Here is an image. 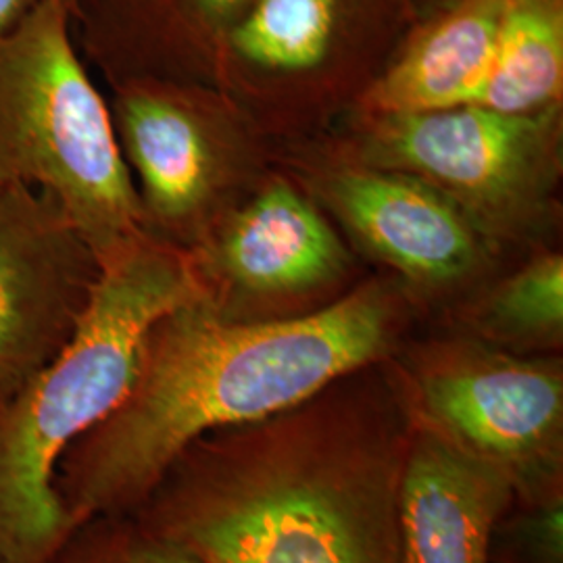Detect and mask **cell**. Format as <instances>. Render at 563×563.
Here are the masks:
<instances>
[{
  "mask_svg": "<svg viewBox=\"0 0 563 563\" xmlns=\"http://www.w3.org/2000/svg\"><path fill=\"white\" fill-rule=\"evenodd\" d=\"M490 563H563V497L514 501L495 526Z\"/></svg>",
  "mask_w": 563,
  "mask_h": 563,
  "instance_id": "17",
  "label": "cell"
},
{
  "mask_svg": "<svg viewBox=\"0 0 563 563\" xmlns=\"http://www.w3.org/2000/svg\"><path fill=\"white\" fill-rule=\"evenodd\" d=\"M38 0H0V41L13 32Z\"/></svg>",
  "mask_w": 563,
  "mask_h": 563,
  "instance_id": "18",
  "label": "cell"
},
{
  "mask_svg": "<svg viewBox=\"0 0 563 563\" xmlns=\"http://www.w3.org/2000/svg\"><path fill=\"white\" fill-rule=\"evenodd\" d=\"M380 125L376 151L384 162L474 201L509 199L539 157L541 121L478 104L386 115Z\"/></svg>",
  "mask_w": 563,
  "mask_h": 563,
  "instance_id": "8",
  "label": "cell"
},
{
  "mask_svg": "<svg viewBox=\"0 0 563 563\" xmlns=\"http://www.w3.org/2000/svg\"><path fill=\"white\" fill-rule=\"evenodd\" d=\"M205 288L188 251L144 236L102 265L71 339L0 402V563H46L78 530L55 488L63 455L125 401L155 323Z\"/></svg>",
  "mask_w": 563,
  "mask_h": 563,
  "instance_id": "3",
  "label": "cell"
},
{
  "mask_svg": "<svg viewBox=\"0 0 563 563\" xmlns=\"http://www.w3.org/2000/svg\"><path fill=\"white\" fill-rule=\"evenodd\" d=\"M334 20L336 0H257L230 41L251 63L302 71L322 63Z\"/></svg>",
  "mask_w": 563,
  "mask_h": 563,
  "instance_id": "14",
  "label": "cell"
},
{
  "mask_svg": "<svg viewBox=\"0 0 563 563\" xmlns=\"http://www.w3.org/2000/svg\"><path fill=\"white\" fill-rule=\"evenodd\" d=\"M397 325L380 286L269 320H232L205 288L155 323L125 401L67 449L60 504L76 528L132 514L195 441L278 416L383 362Z\"/></svg>",
  "mask_w": 563,
  "mask_h": 563,
  "instance_id": "1",
  "label": "cell"
},
{
  "mask_svg": "<svg viewBox=\"0 0 563 563\" xmlns=\"http://www.w3.org/2000/svg\"><path fill=\"white\" fill-rule=\"evenodd\" d=\"M332 197L363 241L416 280H455L474 262L476 241L467 223L420 181L346 172L332 184Z\"/></svg>",
  "mask_w": 563,
  "mask_h": 563,
  "instance_id": "9",
  "label": "cell"
},
{
  "mask_svg": "<svg viewBox=\"0 0 563 563\" xmlns=\"http://www.w3.org/2000/svg\"><path fill=\"white\" fill-rule=\"evenodd\" d=\"M397 405L413 432L501 470L516 501L563 497V374L474 342L423 351Z\"/></svg>",
  "mask_w": 563,
  "mask_h": 563,
  "instance_id": "5",
  "label": "cell"
},
{
  "mask_svg": "<svg viewBox=\"0 0 563 563\" xmlns=\"http://www.w3.org/2000/svg\"><path fill=\"white\" fill-rule=\"evenodd\" d=\"M65 4H67V9L74 13L76 11V7H78V0H63Z\"/></svg>",
  "mask_w": 563,
  "mask_h": 563,
  "instance_id": "20",
  "label": "cell"
},
{
  "mask_svg": "<svg viewBox=\"0 0 563 563\" xmlns=\"http://www.w3.org/2000/svg\"><path fill=\"white\" fill-rule=\"evenodd\" d=\"M334 384L205 434L130 516L201 563H401L411 428L397 402L339 397Z\"/></svg>",
  "mask_w": 563,
  "mask_h": 563,
  "instance_id": "2",
  "label": "cell"
},
{
  "mask_svg": "<svg viewBox=\"0 0 563 563\" xmlns=\"http://www.w3.org/2000/svg\"><path fill=\"white\" fill-rule=\"evenodd\" d=\"M69 18L63 0H38L0 41V190L32 186L57 199L102 267L148 228Z\"/></svg>",
  "mask_w": 563,
  "mask_h": 563,
  "instance_id": "4",
  "label": "cell"
},
{
  "mask_svg": "<svg viewBox=\"0 0 563 563\" xmlns=\"http://www.w3.org/2000/svg\"><path fill=\"white\" fill-rule=\"evenodd\" d=\"M120 139L142 184V209L165 225H181L201 211L216 176L211 142L190 107L167 92L136 86L118 104Z\"/></svg>",
  "mask_w": 563,
  "mask_h": 563,
  "instance_id": "11",
  "label": "cell"
},
{
  "mask_svg": "<svg viewBox=\"0 0 563 563\" xmlns=\"http://www.w3.org/2000/svg\"><path fill=\"white\" fill-rule=\"evenodd\" d=\"M514 501L501 470L411 430L397 499L401 563H490L495 526Z\"/></svg>",
  "mask_w": 563,
  "mask_h": 563,
  "instance_id": "7",
  "label": "cell"
},
{
  "mask_svg": "<svg viewBox=\"0 0 563 563\" xmlns=\"http://www.w3.org/2000/svg\"><path fill=\"white\" fill-rule=\"evenodd\" d=\"M46 563H201L134 516H107L80 526Z\"/></svg>",
  "mask_w": 563,
  "mask_h": 563,
  "instance_id": "16",
  "label": "cell"
},
{
  "mask_svg": "<svg viewBox=\"0 0 563 563\" xmlns=\"http://www.w3.org/2000/svg\"><path fill=\"white\" fill-rule=\"evenodd\" d=\"M486 341L514 346H553L563 332V262L543 257L505 282L478 313Z\"/></svg>",
  "mask_w": 563,
  "mask_h": 563,
  "instance_id": "15",
  "label": "cell"
},
{
  "mask_svg": "<svg viewBox=\"0 0 563 563\" xmlns=\"http://www.w3.org/2000/svg\"><path fill=\"white\" fill-rule=\"evenodd\" d=\"M560 0H509L488 74L474 101L505 115H532L562 92Z\"/></svg>",
  "mask_w": 563,
  "mask_h": 563,
  "instance_id": "13",
  "label": "cell"
},
{
  "mask_svg": "<svg viewBox=\"0 0 563 563\" xmlns=\"http://www.w3.org/2000/svg\"><path fill=\"white\" fill-rule=\"evenodd\" d=\"M99 276L57 199L32 186L0 190V402L71 339Z\"/></svg>",
  "mask_w": 563,
  "mask_h": 563,
  "instance_id": "6",
  "label": "cell"
},
{
  "mask_svg": "<svg viewBox=\"0 0 563 563\" xmlns=\"http://www.w3.org/2000/svg\"><path fill=\"white\" fill-rule=\"evenodd\" d=\"M509 0H455L374 84L384 115L423 113L474 101L497 48Z\"/></svg>",
  "mask_w": 563,
  "mask_h": 563,
  "instance_id": "12",
  "label": "cell"
},
{
  "mask_svg": "<svg viewBox=\"0 0 563 563\" xmlns=\"http://www.w3.org/2000/svg\"><path fill=\"white\" fill-rule=\"evenodd\" d=\"M346 253L332 228L290 186H272L228 228L222 267L239 288L290 297L336 278Z\"/></svg>",
  "mask_w": 563,
  "mask_h": 563,
  "instance_id": "10",
  "label": "cell"
},
{
  "mask_svg": "<svg viewBox=\"0 0 563 563\" xmlns=\"http://www.w3.org/2000/svg\"><path fill=\"white\" fill-rule=\"evenodd\" d=\"M197 9L209 20H225L230 18L246 0H192Z\"/></svg>",
  "mask_w": 563,
  "mask_h": 563,
  "instance_id": "19",
  "label": "cell"
}]
</instances>
